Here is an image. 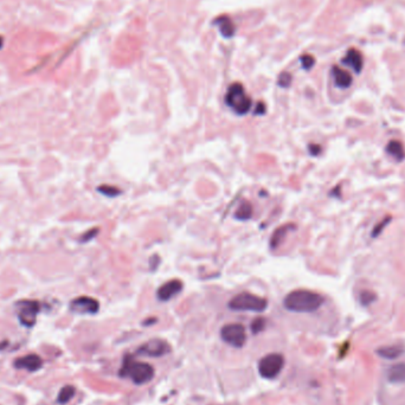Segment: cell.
<instances>
[{"label":"cell","instance_id":"cell-1","mask_svg":"<svg viewBox=\"0 0 405 405\" xmlns=\"http://www.w3.org/2000/svg\"><path fill=\"white\" fill-rule=\"evenodd\" d=\"M323 295L308 289H296L285 295L283 306L294 313H313L324 305Z\"/></svg>","mask_w":405,"mask_h":405},{"label":"cell","instance_id":"cell-2","mask_svg":"<svg viewBox=\"0 0 405 405\" xmlns=\"http://www.w3.org/2000/svg\"><path fill=\"white\" fill-rule=\"evenodd\" d=\"M228 307L232 311L237 312H255V313H262L268 308V301L264 297L258 295L248 293H240L235 295L229 301Z\"/></svg>","mask_w":405,"mask_h":405},{"label":"cell","instance_id":"cell-3","mask_svg":"<svg viewBox=\"0 0 405 405\" xmlns=\"http://www.w3.org/2000/svg\"><path fill=\"white\" fill-rule=\"evenodd\" d=\"M120 374L122 377H129L135 384L141 385L152 380L154 377V368L147 363L134 361L131 357H128L125 359Z\"/></svg>","mask_w":405,"mask_h":405},{"label":"cell","instance_id":"cell-4","mask_svg":"<svg viewBox=\"0 0 405 405\" xmlns=\"http://www.w3.org/2000/svg\"><path fill=\"white\" fill-rule=\"evenodd\" d=\"M225 102L236 114L243 116L247 115L251 109V98L245 92V89L241 83H234L228 89L225 95Z\"/></svg>","mask_w":405,"mask_h":405},{"label":"cell","instance_id":"cell-5","mask_svg":"<svg viewBox=\"0 0 405 405\" xmlns=\"http://www.w3.org/2000/svg\"><path fill=\"white\" fill-rule=\"evenodd\" d=\"M284 365V358L280 353H270L264 356L258 363V373L265 379H274L281 373Z\"/></svg>","mask_w":405,"mask_h":405},{"label":"cell","instance_id":"cell-6","mask_svg":"<svg viewBox=\"0 0 405 405\" xmlns=\"http://www.w3.org/2000/svg\"><path fill=\"white\" fill-rule=\"evenodd\" d=\"M17 313L21 324L25 327L35 326L37 315L41 311V303L36 300H21L16 303Z\"/></svg>","mask_w":405,"mask_h":405},{"label":"cell","instance_id":"cell-7","mask_svg":"<svg viewBox=\"0 0 405 405\" xmlns=\"http://www.w3.org/2000/svg\"><path fill=\"white\" fill-rule=\"evenodd\" d=\"M221 338L224 343L234 346L236 348H241L244 346L247 341V333L245 328L241 324H228L222 327Z\"/></svg>","mask_w":405,"mask_h":405},{"label":"cell","instance_id":"cell-8","mask_svg":"<svg viewBox=\"0 0 405 405\" xmlns=\"http://www.w3.org/2000/svg\"><path fill=\"white\" fill-rule=\"evenodd\" d=\"M137 352L138 354H140V356L157 358L170 353L171 346L168 345L167 341L162 339H151L149 341H147V343L141 345V346L138 348Z\"/></svg>","mask_w":405,"mask_h":405},{"label":"cell","instance_id":"cell-9","mask_svg":"<svg viewBox=\"0 0 405 405\" xmlns=\"http://www.w3.org/2000/svg\"><path fill=\"white\" fill-rule=\"evenodd\" d=\"M70 311L76 314L94 315L99 311V302L91 296H78L70 302Z\"/></svg>","mask_w":405,"mask_h":405},{"label":"cell","instance_id":"cell-10","mask_svg":"<svg viewBox=\"0 0 405 405\" xmlns=\"http://www.w3.org/2000/svg\"><path fill=\"white\" fill-rule=\"evenodd\" d=\"M182 288H184V284H182L181 280H179V278H172V280L165 282V283H162L158 288V300L162 302L170 301L174 296H177L178 294L181 293Z\"/></svg>","mask_w":405,"mask_h":405},{"label":"cell","instance_id":"cell-11","mask_svg":"<svg viewBox=\"0 0 405 405\" xmlns=\"http://www.w3.org/2000/svg\"><path fill=\"white\" fill-rule=\"evenodd\" d=\"M43 366V360L38 354L31 353L28 356L18 358L15 361V367L18 370H26L29 372H36Z\"/></svg>","mask_w":405,"mask_h":405},{"label":"cell","instance_id":"cell-12","mask_svg":"<svg viewBox=\"0 0 405 405\" xmlns=\"http://www.w3.org/2000/svg\"><path fill=\"white\" fill-rule=\"evenodd\" d=\"M295 229H296V225L293 223L283 224L281 225V227L275 229V231L273 232V235H271L270 237V241H269V245H270L271 250H275V249L280 247V245L284 242L285 236L289 234L290 231H294Z\"/></svg>","mask_w":405,"mask_h":405},{"label":"cell","instance_id":"cell-13","mask_svg":"<svg viewBox=\"0 0 405 405\" xmlns=\"http://www.w3.org/2000/svg\"><path fill=\"white\" fill-rule=\"evenodd\" d=\"M332 74H333L334 82L335 84H337V87H339L341 89H347L348 87H351L352 76L350 75V72L345 71L344 69L339 68V66H333Z\"/></svg>","mask_w":405,"mask_h":405},{"label":"cell","instance_id":"cell-14","mask_svg":"<svg viewBox=\"0 0 405 405\" xmlns=\"http://www.w3.org/2000/svg\"><path fill=\"white\" fill-rule=\"evenodd\" d=\"M344 63L348 66H351L357 74H359L361 69H363V57H361L360 52L357 51L356 49L348 50L346 57L344 58Z\"/></svg>","mask_w":405,"mask_h":405},{"label":"cell","instance_id":"cell-15","mask_svg":"<svg viewBox=\"0 0 405 405\" xmlns=\"http://www.w3.org/2000/svg\"><path fill=\"white\" fill-rule=\"evenodd\" d=\"M387 380L390 383H405V363L392 365L387 371Z\"/></svg>","mask_w":405,"mask_h":405},{"label":"cell","instance_id":"cell-16","mask_svg":"<svg viewBox=\"0 0 405 405\" xmlns=\"http://www.w3.org/2000/svg\"><path fill=\"white\" fill-rule=\"evenodd\" d=\"M386 152L397 161H403L405 159V149L400 141L391 140L386 146Z\"/></svg>","mask_w":405,"mask_h":405},{"label":"cell","instance_id":"cell-17","mask_svg":"<svg viewBox=\"0 0 405 405\" xmlns=\"http://www.w3.org/2000/svg\"><path fill=\"white\" fill-rule=\"evenodd\" d=\"M404 348L399 345H393V346H385L377 350V353L379 354L384 359H396L403 354Z\"/></svg>","mask_w":405,"mask_h":405},{"label":"cell","instance_id":"cell-18","mask_svg":"<svg viewBox=\"0 0 405 405\" xmlns=\"http://www.w3.org/2000/svg\"><path fill=\"white\" fill-rule=\"evenodd\" d=\"M252 214H254V209H252L251 202H249L248 200H243L240 204V207L237 208V210H236L234 217L237 221L245 222L252 217Z\"/></svg>","mask_w":405,"mask_h":405},{"label":"cell","instance_id":"cell-19","mask_svg":"<svg viewBox=\"0 0 405 405\" xmlns=\"http://www.w3.org/2000/svg\"><path fill=\"white\" fill-rule=\"evenodd\" d=\"M216 23L219 25L221 32L223 33V36H225V37H230V36L234 35L235 32L234 24H232V22L228 18V17H219Z\"/></svg>","mask_w":405,"mask_h":405},{"label":"cell","instance_id":"cell-20","mask_svg":"<svg viewBox=\"0 0 405 405\" xmlns=\"http://www.w3.org/2000/svg\"><path fill=\"white\" fill-rule=\"evenodd\" d=\"M75 387L72 385H65L64 387H62V390L59 391L57 401L59 404H66L69 403L72 399V397L75 396Z\"/></svg>","mask_w":405,"mask_h":405},{"label":"cell","instance_id":"cell-21","mask_svg":"<svg viewBox=\"0 0 405 405\" xmlns=\"http://www.w3.org/2000/svg\"><path fill=\"white\" fill-rule=\"evenodd\" d=\"M97 191L101 194L106 195V197H111V198L118 197V195H120L122 193V191L120 190V188L116 187V186H113V185H101V186L97 187Z\"/></svg>","mask_w":405,"mask_h":405},{"label":"cell","instance_id":"cell-22","mask_svg":"<svg viewBox=\"0 0 405 405\" xmlns=\"http://www.w3.org/2000/svg\"><path fill=\"white\" fill-rule=\"evenodd\" d=\"M359 298H360L361 305H364V306H368V305H371L372 302L376 301L377 296H376V294L372 293V291L364 290V291H361Z\"/></svg>","mask_w":405,"mask_h":405},{"label":"cell","instance_id":"cell-23","mask_svg":"<svg viewBox=\"0 0 405 405\" xmlns=\"http://www.w3.org/2000/svg\"><path fill=\"white\" fill-rule=\"evenodd\" d=\"M265 328V319L264 318H256L251 324V332L254 334H257Z\"/></svg>","mask_w":405,"mask_h":405},{"label":"cell","instance_id":"cell-24","mask_svg":"<svg viewBox=\"0 0 405 405\" xmlns=\"http://www.w3.org/2000/svg\"><path fill=\"white\" fill-rule=\"evenodd\" d=\"M390 221H391V217H390V216H387V217H385L381 222H378V224L373 228L372 237H378V236H379L381 232H383L385 227H386V225L390 223Z\"/></svg>","mask_w":405,"mask_h":405},{"label":"cell","instance_id":"cell-25","mask_svg":"<svg viewBox=\"0 0 405 405\" xmlns=\"http://www.w3.org/2000/svg\"><path fill=\"white\" fill-rule=\"evenodd\" d=\"M291 83V75L288 72H283L278 77V85L282 88H288Z\"/></svg>","mask_w":405,"mask_h":405},{"label":"cell","instance_id":"cell-26","mask_svg":"<svg viewBox=\"0 0 405 405\" xmlns=\"http://www.w3.org/2000/svg\"><path fill=\"white\" fill-rule=\"evenodd\" d=\"M301 62H302V65H303V68L305 69H311L312 66L314 65V58L312 57L311 55H305V56H302V58H301Z\"/></svg>","mask_w":405,"mask_h":405},{"label":"cell","instance_id":"cell-27","mask_svg":"<svg viewBox=\"0 0 405 405\" xmlns=\"http://www.w3.org/2000/svg\"><path fill=\"white\" fill-rule=\"evenodd\" d=\"M98 229H92V230H90L89 232H87V235H84L82 237V242H88V241H90L91 238H94L96 235L98 234Z\"/></svg>","mask_w":405,"mask_h":405},{"label":"cell","instance_id":"cell-28","mask_svg":"<svg viewBox=\"0 0 405 405\" xmlns=\"http://www.w3.org/2000/svg\"><path fill=\"white\" fill-rule=\"evenodd\" d=\"M308 151H310L311 155H313V157H317V155L320 154L321 147L319 145H310V147H308Z\"/></svg>","mask_w":405,"mask_h":405},{"label":"cell","instance_id":"cell-29","mask_svg":"<svg viewBox=\"0 0 405 405\" xmlns=\"http://www.w3.org/2000/svg\"><path fill=\"white\" fill-rule=\"evenodd\" d=\"M265 114V105L263 102H260L255 109V115H264Z\"/></svg>","mask_w":405,"mask_h":405}]
</instances>
